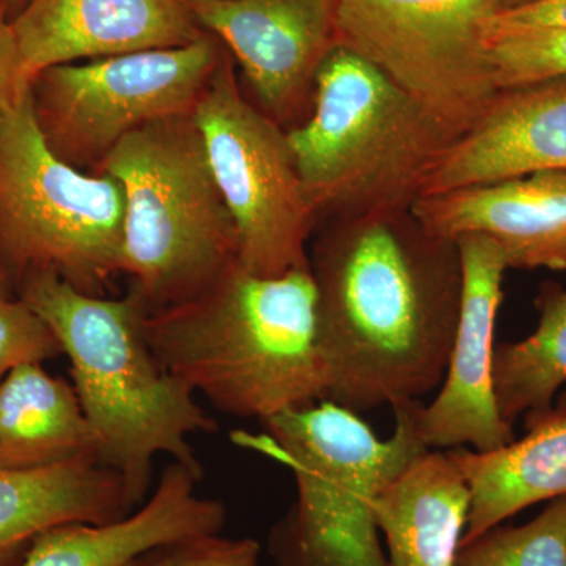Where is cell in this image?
I'll list each match as a JSON object with an SVG mask.
<instances>
[{
    "label": "cell",
    "instance_id": "1",
    "mask_svg": "<svg viewBox=\"0 0 566 566\" xmlns=\"http://www.w3.org/2000/svg\"><path fill=\"white\" fill-rule=\"evenodd\" d=\"M327 400L370 411L442 385L463 292L457 241L409 210L324 222L308 244Z\"/></svg>",
    "mask_w": 566,
    "mask_h": 566
},
{
    "label": "cell",
    "instance_id": "2",
    "mask_svg": "<svg viewBox=\"0 0 566 566\" xmlns=\"http://www.w3.org/2000/svg\"><path fill=\"white\" fill-rule=\"evenodd\" d=\"M153 353L193 392L240 419H271L327 400L308 264L275 277L234 262L180 304L145 316Z\"/></svg>",
    "mask_w": 566,
    "mask_h": 566
},
{
    "label": "cell",
    "instance_id": "3",
    "mask_svg": "<svg viewBox=\"0 0 566 566\" xmlns=\"http://www.w3.org/2000/svg\"><path fill=\"white\" fill-rule=\"evenodd\" d=\"M20 297L51 327L66 354L73 387L102 444V461L122 475L137 505L151 493L159 455L202 475L189 439L218 423L196 392L167 371L145 334L147 304L136 290L93 296L54 273L31 274Z\"/></svg>",
    "mask_w": 566,
    "mask_h": 566
},
{
    "label": "cell",
    "instance_id": "4",
    "mask_svg": "<svg viewBox=\"0 0 566 566\" xmlns=\"http://www.w3.org/2000/svg\"><path fill=\"white\" fill-rule=\"evenodd\" d=\"M419 401L395 406L394 434L379 439L357 412L331 400L263 420L232 442L293 472L296 501L270 534L275 566H389L379 542V491L424 450Z\"/></svg>",
    "mask_w": 566,
    "mask_h": 566
},
{
    "label": "cell",
    "instance_id": "5",
    "mask_svg": "<svg viewBox=\"0 0 566 566\" xmlns=\"http://www.w3.org/2000/svg\"><path fill=\"white\" fill-rule=\"evenodd\" d=\"M286 136L316 223L409 210L452 142L389 77L342 44L316 73L307 118Z\"/></svg>",
    "mask_w": 566,
    "mask_h": 566
},
{
    "label": "cell",
    "instance_id": "6",
    "mask_svg": "<svg viewBox=\"0 0 566 566\" xmlns=\"http://www.w3.org/2000/svg\"><path fill=\"white\" fill-rule=\"evenodd\" d=\"M125 196L120 273L148 312L180 304L238 262V240L193 114L140 126L99 164Z\"/></svg>",
    "mask_w": 566,
    "mask_h": 566
},
{
    "label": "cell",
    "instance_id": "7",
    "mask_svg": "<svg viewBox=\"0 0 566 566\" xmlns=\"http://www.w3.org/2000/svg\"><path fill=\"white\" fill-rule=\"evenodd\" d=\"M125 196L107 174L59 158L33 114L31 85L0 114V268L11 285L54 273L104 296L120 273Z\"/></svg>",
    "mask_w": 566,
    "mask_h": 566
},
{
    "label": "cell",
    "instance_id": "8",
    "mask_svg": "<svg viewBox=\"0 0 566 566\" xmlns=\"http://www.w3.org/2000/svg\"><path fill=\"white\" fill-rule=\"evenodd\" d=\"M223 54L203 35L185 46L51 66L31 81L33 114L59 158L96 174L126 134L193 114Z\"/></svg>",
    "mask_w": 566,
    "mask_h": 566
},
{
    "label": "cell",
    "instance_id": "9",
    "mask_svg": "<svg viewBox=\"0 0 566 566\" xmlns=\"http://www.w3.org/2000/svg\"><path fill=\"white\" fill-rule=\"evenodd\" d=\"M237 232L238 263L275 277L308 264L316 226L286 129L241 93L229 55L193 109Z\"/></svg>",
    "mask_w": 566,
    "mask_h": 566
},
{
    "label": "cell",
    "instance_id": "10",
    "mask_svg": "<svg viewBox=\"0 0 566 566\" xmlns=\"http://www.w3.org/2000/svg\"><path fill=\"white\" fill-rule=\"evenodd\" d=\"M490 0H338V44L357 52L422 107L450 139L493 102Z\"/></svg>",
    "mask_w": 566,
    "mask_h": 566
},
{
    "label": "cell",
    "instance_id": "11",
    "mask_svg": "<svg viewBox=\"0 0 566 566\" xmlns=\"http://www.w3.org/2000/svg\"><path fill=\"white\" fill-rule=\"evenodd\" d=\"M457 244L463 292L455 338L441 390L430 405L419 406L417 422L428 450L471 446L493 452L515 441L494 394L495 319L509 266L497 244L482 234H464Z\"/></svg>",
    "mask_w": 566,
    "mask_h": 566
},
{
    "label": "cell",
    "instance_id": "12",
    "mask_svg": "<svg viewBox=\"0 0 566 566\" xmlns=\"http://www.w3.org/2000/svg\"><path fill=\"white\" fill-rule=\"evenodd\" d=\"M338 0H221L192 7L279 125L311 112L316 73L338 44Z\"/></svg>",
    "mask_w": 566,
    "mask_h": 566
},
{
    "label": "cell",
    "instance_id": "13",
    "mask_svg": "<svg viewBox=\"0 0 566 566\" xmlns=\"http://www.w3.org/2000/svg\"><path fill=\"white\" fill-rule=\"evenodd\" d=\"M10 25L29 81L51 66L185 46L205 35L181 0H25Z\"/></svg>",
    "mask_w": 566,
    "mask_h": 566
},
{
    "label": "cell",
    "instance_id": "14",
    "mask_svg": "<svg viewBox=\"0 0 566 566\" xmlns=\"http://www.w3.org/2000/svg\"><path fill=\"white\" fill-rule=\"evenodd\" d=\"M566 170V76L501 88L431 164L422 196Z\"/></svg>",
    "mask_w": 566,
    "mask_h": 566
},
{
    "label": "cell",
    "instance_id": "15",
    "mask_svg": "<svg viewBox=\"0 0 566 566\" xmlns=\"http://www.w3.org/2000/svg\"><path fill=\"white\" fill-rule=\"evenodd\" d=\"M411 210L436 237L490 238L509 270L566 271V170L422 196Z\"/></svg>",
    "mask_w": 566,
    "mask_h": 566
},
{
    "label": "cell",
    "instance_id": "16",
    "mask_svg": "<svg viewBox=\"0 0 566 566\" xmlns=\"http://www.w3.org/2000/svg\"><path fill=\"white\" fill-rule=\"evenodd\" d=\"M202 475L172 461L150 497L132 515L107 524L69 523L33 539L21 566H122L161 543L182 536L221 534L227 509L197 493Z\"/></svg>",
    "mask_w": 566,
    "mask_h": 566
},
{
    "label": "cell",
    "instance_id": "17",
    "mask_svg": "<svg viewBox=\"0 0 566 566\" xmlns=\"http://www.w3.org/2000/svg\"><path fill=\"white\" fill-rule=\"evenodd\" d=\"M137 509L122 475L98 458L0 468V566H21L33 539L48 528L114 523Z\"/></svg>",
    "mask_w": 566,
    "mask_h": 566
},
{
    "label": "cell",
    "instance_id": "18",
    "mask_svg": "<svg viewBox=\"0 0 566 566\" xmlns=\"http://www.w3.org/2000/svg\"><path fill=\"white\" fill-rule=\"evenodd\" d=\"M472 494L449 452L424 450L390 480L375 501L389 566H453Z\"/></svg>",
    "mask_w": 566,
    "mask_h": 566
},
{
    "label": "cell",
    "instance_id": "19",
    "mask_svg": "<svg viewBox=\"0 0 566 566\" xmlns=\"http://www.w3.org/2000/svg\"><path fill=\"white\" fill-rule=\"evenodd\" d=\"M526 428L523 439L493 452L450 450L472 494L461 542L566 495V394L549 411L526 416Z\"/></svg>",
    "mask_w": 566,
    "mask_h": 566
},
{
    "label": "cell",
    "instance_id": "20",
    "mask_svg": "<svg viewBox=\"0 0 566 566\" xmlns=\"http://www.w3.org/2000/svg\"><path fill=\"white\" fill-rule=\"evenodd\" d=\"M98 458L102 444L74 387L24 364L0 381V468L35 469Z\"/></svg>",
    "mask_w": 566,
    "mask_h": 566
},
{
    "label": "cell",
    "instance_id": "21",
    "mask_svg": "<svg viewBox=\"0 0 566 566\" xmlns=\"http://www.w3.org/2000/svg\"><path fill=\"white\" fill-rule=\"evenodd\" d=\"M536 307L539 319L534 334L495 346V401L502 420L512 428L517 417L549 411L566 382V286H543Z\"/></svg>",
    "mask_w": 566,
    "mask_h": 566
},
{
    "label": "cell",
    "instance_id": "22",
    "mask_svg": "<svg viewBox=\"0 0 566 566\" xmlns=\"http://www.w3.org/2000/svg\"><path fill=\"white\" fill-rule=\"evenodd\" d=\"M453 566H566V495L523 526H499L461 542Z\"/></svg>",
    "mask_w": 566,
    "mask_h": 566
},
{
    "label": "cell",
    "instance_id": "23",
    "mask_svg": "<svg viewBox=\"0 0 566 566\" xmlns=\"http://www.w3.org/2000/svg\"><path fill=\"white\" fill-rule=\"evenodd\" d=\"M486 41L499 91L566 76V31L510 33Z\"/></svg>",
    "mask_w": 566,
    "mask_h": 566
},
{
    "label": "cell",
    "instance_id": "24",
    "mask_svg": "<svg viewBox=\"0 0 566 566\" xmlns=\"http://www.w3.org/2000/svg\"><path fill=\"white\" fill-rule=\"evenodd\" d=\"M260 545L252 538L221 534L182 536L142 551L122 566H259Z\"/></svg>",
    "mask_w": 566,
    "mask_h": 566
},
{
    "label": "cell",
    "instance_id": "25",
    "mask_svg": "<svg viewBox=\"0 0 566 566\" xmlns=\"http://www.w3.org/2000/svg\"><path fill=\"white\" fill-rule=\"evenodd\" d=\"M62 354L61 344L39 314L18 297L0 296V381L24 364Z\"/></svg>",
    "mask_w": 566,
    "mask_h": 566
},
{
    "label": "cell",
    "instance_id": "26",
    "mask_svg": "<svg viewBox=\"0 0 566 566\" xmlns=\"http://www.w3.org/2000/svg\"><path fill=\"white\" fill-rule=\"evenodd\" d=\"M566 31V0H539L524 9L495 13L486 22V40L510 33Z\"/></svg>",
    "mask_w": 566,
    "mask_h": 566
},
{
    "label": "cell",
    "instance_id": "27",
    "mask_svg": "<svg viewBox=\"0 0 566 566\" xmlns=\"http://www.w3.org/2000/svg\"><path fill=\"white\" fill-rule=\"evenodd\" d=\"M29 85L31 81L22 70L20 51L10 21L0 17V114L17 103Z\"/></svg>",
    "mask_w": 566,
    "mask_h": 566
},
{
    "label": "cell",
    "instance_id": "28",
    "mask_svg": "<svg viewBox=\"0 0 566 566\" xmlns=\"http://www.w3.org/2000/svg\"><path fill=\"white\" fill-rule=\"evenodd\" d=\"M490 2L493 3L495 13H505V11L524 9L539 0H490Z\"/></svg>",
    "mask_w": 566,
    "mask_h": 566
},
{
    "label": "cell",
    "instance_id": "29",
    "mask_svg": "<svg viewBox=\"0 0 566 566\" xmlns=\"http://www.w3.org/2000/svg\"><path fill=\"white\" fill-rule=\"evenodd\" d=\"M0 296H11V283L0 268Z\"/></svg>",
    "mask_w": 566,
    "mask_h": 566
},
{
    "label": "cell",
    "instance_id": "30",
    "mask_svg": "<svg viewBox=\"0 0 566 566\" xmlns=\"http://www.w3.org/2000/svg\"><path fill=\"white\" fill-rule=\"evenodd\" d=\"M181 2H185L189 9H192V7L205 6V3L221 2V0H181Z\"/></svg>",
    "mask_w": 566,
    "mask_h": 566
},
{
    "label": "cell",
    "instance_id": "31",
    "mask_svg": "<svg viewBox=\"0 0 566 566\" xmlns=\"http://www.w3.org/2000/svg\"><path fill=\"white\" fill-rule=\"evenodd\" d=\"M24 3L25 0H7V6H9V9L17 10V13L22 9V6H24Z\"/></svg>",
    "mask_w": 566,
    "mask_h": 566
},
{
    "label": "cell",
    "instance_id": "32",
    "mask_svg": "<svg viewBox=\"0 0 566 566\" xmlns=\"http://www.w3.org/2000/svg\"><path fill=\"white\" fill-rule=\"evenodd\" d=\"M7 10H9V6H7V0H0V17L7 18Z\"/></svg>",
    "mask_w": 566,
    "mask_h": 566
}]
</instances>
